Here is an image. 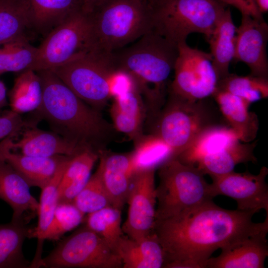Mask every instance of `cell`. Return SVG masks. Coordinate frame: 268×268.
<instances>
[{"instance_id": "cell-18", "label": "cell", "mask_w": 268, "mask_h": 268, "mask_svg": "<svg viewBox=\"0 0 268 268\" xmlns=\"http://www.w3.org/2000/svg\"><path fill=\"white\" fill-rule=\"evenodd\" d=\"M268 229L252 235L210 257L205 268H264L268 256Z\"/></svg>"}, {"instance_id": "cell-6", "label": "cell", "mask_w": 268, "mask_h": 268, "mask_svg": "<svg viewBox=\"0 0 268 268\" xmlns=\"http://www.w3.org/2000/svg\"><path fill=\"white\" fill-rule=\"evenodd\" d=\"M159 168L155 220L191 210L214 198L210 184L196 166L173 158Z\"/></svg>"}, {"instance_id": "cell-15", "label": "cell", "mask_w": 268, "mask_h": 268, "mask_svg": "<svg viewBox=\"0 0 268 268\" xmlns=\"http://www.w3.org/2000/svg\"><path fill=\"white\" fill-rule=\"evenodd\" d=\"M19 134L16 141L15 136L7 137L9 148L19 153L34 156L49 157L56 155L72 156L84 149L54 132L45 131L29 123Z\"/></svg>"}, {"instance_id": "cell-19", "label": "cell", "mask_w": 268, "mask_h": 268, "mask_svg": "<svg viewBox=\"0 0 268 268\" xmlns=\"http://www.w3.org/2000/svg\"><path fill=\"white\" fill-rule=\"evenodd\" d=\"M6 138L0 142V158L11 166L30 187L43 189L54 177L62 164L70 157H42L14 152L8 147Z\"/></svg>"}, {"instance_id": "cell-10", "label": "cell", "mask_w": 268, "mask_h": 268, "mask_svg": "<svg viewBox=\"0 0 268 268\" xmlns=\"http://www.w3.org/2000/svg\"><path fill=\"white\" fill-rule=\"evenodd\" d=\"M174 78L170 94L190 102L212 96L218 78L210 53L190 47L186 42L178 45Z\"/></svg>"}, {"instance_id": "cell-11", "label": "cell", "mask_w": 268, "mask_h": 268, "mask_svg": "<svg viewBox=\"0 0 268 268\" xmlns=\"http://www.w3.org/2000/svg\"><path fill=\"white\" fill-rule=\"evenodd\" d=\"M202 101L190 102L170 94L155 134L172 148L175 158L202 130L212 125L210 114Z\"/></svg>"}, {"instance_id": "cell-26", "label": "cell", "mask_w": 268, "mask_h": 268, "mask_svg": "<svg viewBox=\"0 0 268 268\" xmlns=\"http://www.w3.org/2000/svg\"><path fill=\"white\" fill-rule=\"evenodd\" d=\"M257 141L242 142L238 140L217 152L203 157L195 166L204 175L211 177L234 171L237 164L255 163L257 161L254 154Z\"/></svg>"}, {"instance_id": "cell-14", "label": "cell", "mask_w": 268, "mask_h": 268, "mask_svg": "<svg viewBox=\"0 0 268 268\" xmlns=\"http://www.w3.org/2000/svg\"><path fill=\"white\" fill-rule=\"evenodd\" d=\"M242 15L241 24L236 30L234 60L245 63L251 75L268 78V25L264 19Z\"/></svg>"}, {"instance_id": "cell-24", "label": "cell", "mask_w": 268, "mask_h": 268, "mask_svg": "<svg viewBox=\"0 0 268 268\" xmlns=\"http://www.w3.org/2000/svg\"><path fill=\"white\" fill-rule=\"evenodd\" d=\"M71 156L68 157L61 165L52 180L41 189L38 210L37 225L33 227L30 238L37 240L35 255L31 262L30 268H37L42 259V253L45 236L53 219L59 203L58 188L63 174Z\"/></svg>"}, {"instance_id": "cell-17", "label": "cell", "mask_w": 268, "mask_h": 268, "mask_svg": "<svg viewBox=\"0 0 268 268\" xmlns=\"http://www.w3.org/2000/svg\"><path fill=\"white\" fill-rule=\"evenodd\" d=\"M102 180L111 205L121 210L126 203L135 172L132 152L129 154L99 153Z\"/></svg>"}, {"instance_id": "cell-36", "label": "cell", "mask_w": 268, "mask_h": 268, "mask_svg": "<svg viewBox=\"0 0 268 268\" xmlns=\"http://www.w3.org/2000/svg\"><path fill=\"white\" fill-rule=\"evenodd\" d=\"M72 203L84 214L111 205L109 197L102 180L99 167L95 173L90 176L83 189L75 197Z\"/></svg>"}, {"instance_id": "cell-20", "label": "cell", "mask_w": 268, "mask_h": 268, "mask_svg": "<svg viewBox=\"0 0 268 268\" xmlns=\"http://www.w3.org/2000/svg\"><path fill=\"white\" fill-rule=\"evenodd\" d=\"M20 1L26 14L29 30L44 38L74 12L83 9L82 0Z\"/></svg>"}, {"instance_id": "cell-27", "label": "cell", "mask_w": 268, "mask_h": 268, "mask_svg": "<svg viewBox=\"0 0 268 268\" xmlns=\"http://www.w3.org/2000/svg\"><path fill=\"white\" fill-rule=\"evenodd\" d=\"M98 158V152L88 149L71 157L59 186V202H72L90 178Z\"/></svg>"}, {"instance_id": "cell-2", "label": "cell", "mask_w": 268, "mask_h": 268, "mask_svg": "<svg viewBox=\"0 0 268 268\" xmlns=\"http://www.w3.org/2000/svg\"><path fill=\"white\" fill-rule=\"evenodd\" d=\"M36 72L43 90L42 102L36 110L38 114L49 123L54 132L82 149L96 151L95 148L111 134V125L52 70Z\"/></svg>"}, {"instance_id": "cell-4", "label": "cell", "mask_w": 268, "mask_h": 268, "mask_svg": "<svg viewBox=\"0 0 268 268\" xmlns=\"http://www.w3.org/2000/svg\"><path fill=\"white\" fill-rule=\"evenodd\" d=\"M89 14L90 51L111 54L152 28V0H106Z\"/></svg>"}, {"instance_id": "cell-41", "label": "cell", "mask_w": 268, "mask_h": 268, "mask_svg": "<svg viewBox=\"0 0 268 268\" xmlns=\"http://www.w3.org/2000/svg\"><path fill=\"white\" fill-rule=\"evenodd\" d=\"M6 103V88L3 82L0 80V108L4 106Z\"/></svg>"}, {"instance_id": "cell-29", "label": "cell", "mask_w": 268, "mask_h": 268, "mask_svg": "<svg viewBox=\"0 0 268 268\" xmlns=\"http://www.w3.org/2000/svg\"><path fill=\"white\" fill-rule=\"evenodd\" d=\"M32 229L27 224L12 220L0 224V268H30L31 262L24 257L22 247Z\"/></svg>"}, {"instance_id": "cell-23", "label": "cell", "mask_w": 268, "mask_h": 268, "mask_svg": "<svg viewBox=\"0 0 268 268\" xmlns=\"http://www.w3.org/2000/svg\"><path fill=\"white\" fill-rule=\"evenodd\" d=\"M236 30L231 11L225 8L207 39L218 80L230 73L229 66L235 56Z\"/></svg>"}, {"instance_id": "cell-9", "label": "cell", "mask_w": 268, "mask_h": 268, "mask_svg": "<svg viewBox=\"0 0 268 268\" xmlns=\"http://www.w3.org/2000/svg\"><path fill=\"white\" fill-rule=\"evenodd\" d=\"M90 34L89 13L83 9L74 12L44 38L29 69H52L89 52Z\"/></svg>"}, {"instance_id": "cell-33", "label": "cell", "mask_w": 268, "mask_h": 268, "mask_svg": "<svg viewBox=\"0 0 268 268\" xmlns=\"http://www.w3.org/2000/svg\"><path fill=\"white\" fill-rule=\"evenodd\" d=\"M216 89L237 96L251 105L268 97V79L229 73L218 81Z\"/></svg>"}, {"instance_id": "cell-34", "label": "cell", "mask_w": 268, "mask_h": 268, "mask_svg": "<svg viewBox=\"0 0 268 268\" xmlns=\"http://www.w3.org/2000/svg\"><path fill=\"white\" fill-rule=\"evenodd\" d=\"M121 211L108 206L88 214L86 226L102 237L115 252L117 244L124 234L121 225Z\"/></svg>"}, {"instance_id": "cell-8", "label": "cell", "mask_w": 268, "mask_h": 268, "mask_svg": "<svg viewBox=\"0 0 268 268\" xmlns=\"http://www.w3.org/2000/svg\"><path fill=\"white\" fill-rule=\"evenodd\" d=\"M38 268H123V264L117 253L85 225L59 243Z\"/></svg>"}, {"instance_id": "cell-13", "label": "cell", "mask_w": 268, "mask_h": 268, "mask_svg": "<svg viewBox=\"0 0 268 268\" xmlns=\"http://www.w3.org/2000/svg\"><path fill=\"white\" fill-rule=\"evenodd\" d=\"M268 169L261 167L258 174L249 171L227 174L211 177L210 184L213 197L223 195L234 200L237 209L256 213L264 209L268 214V185L266 177Z\"/></svg>"}, {"instance_id": "cell-22", "label": "cell", "mask_w": 268, "mask_h": 268, "mask_svg": "<svg viewBox=\"0 0 268 268\" xmlns=\"http://www.w3.org/2000/svg\"><path fill=\"white\" fill-rule=\"evenodd\" d=\"M123 268H160L164 265V254L156 235L152 232L140 241L124 234L117 246Z\"/></svg>"}, {"instance_id": "cell-1", "label": "cell", "mask_w": 268, "mask_h": 268, "mask_svg": "<svg viewBox=\"0 0 268 268\" xmlns=\"http://www.w3.org/2000/svg\"><path fill=\"white\" fill-rule=\"evenodd\" d=\"M256 212L223 208L212 200L175 215L155 221L153 232L164 254L166 268H205L217 249L228 248L268 229V215L255 223Z\"/></svg>"}, {"instance_id": "cell-31", "label": "cell", "mask_w": 268, "mask_h": 268, "mask_svg": "<svg viewBox=\"0 0 268 268\" xmlns=\"http://www.w3.org/2000/svg\"><path fill=\"white\" fill-rule=\"evenodd\" d=\"M37 47L22 36L0 45V74L29 69L36 58Z\"/></svg>"}, {"instance_id": "cell-12", "label": "cell", "mask_w": 268, "mask_h": 268, "mask_svg": "<svg viewBox=\"0 0 268 268\" xmlns=\"http://www.w3.org/2000/svg\"><path fill=\"white\" fill-rule=\"evenodd\" d=\"M155 171L149 169L135 172L127 197L128 216L122 228L125 235L136 241L153 232L157 202Z\"/></svg>"}, {"instance_id": "cell-5", "label": "cell", "mask_w": 268, "mask_h": 268, "mask_svg": "<svg viewBox=\"0 0 268 268\" xmlns=\"http://www.w3.org/2000/svg\"><path fill=\"white\" fill-rule=\"evenodd\" d=\"M152 0V29L177 46L193 33L207 40L226 8L218 0Z\"/></svg>"}, {"instance_id": "cell-39", "label": "cell", "mask_w": 268, "mask_h": 268, "mask_svg": "<svg viewBox=\"0 0 268 268\" xmlns=\"http://www.w3.org/2000/svg\"><path fill=\"white\" fill-rule=\"evenodd\" d=\"M224 4H229L238 9L242 15H246L255 18L263 19L254 0H218Z\"/></svg>"}, {"instance_id": "cell-30", "label": "cell", "mask_w": 268, "mask_h": 268, "mask_svg": "<svg viewBox=\"0 0 268 268\" xmlns=\"http://www.w3.org/2000/svg\"><path fill=\"white\" fill-rule=\"evenodd\" d=\"M42 97V86L38 73L30 69L22 71L15 79L9 93L11 111L20 114L36 110Z\"/></svg>"}, {"instance_id": "cell-35", "label": "cell", "mask_w": 268, "mask_h": 268, "mask_svg": "<svg viewBox=\"0 0 268 268\" xmlns=\"http://www.w3.org/2000/svg\"><path fill=\"white\" fill-rule=\"evenodd\" d=\"M29 30L20 0H0V45L22 36Z\"/></svg>"}, {"instance_id": "cell-37", "label": "cell", "mask_w": 268, "mask_h": 268, "mask_svg": "<svg viewBox=\"0 0 268 268\" xmlns=\"http://www.w3.org/2000/svg\"><path fill=\"white\" fill-rule=\"evenodd\" d=\"M84 215L72 202H59L45 239H59L78 226L83 221Z\"/></svg>"}, {"instance_id": "cell-32", "label": "cell", "mask_w": 268, "mask_h": 268, "mask_svg": "<svg viewBox=\"0 0 268 268\" xmlns=\"http://www.w3.org/2000/svg\"><path fill=\"white\" fill-rule=\"evenodd\" d=\"M135 172L156 169L168 160L175 158L174 151L156 134L138 142L132 152Z\"/></svg>"}, {"instance_id": "cell-16", "label": "cell", "mask_w": 268, "mask_h": 268, "mask_svg": "<svg viewBox=\"0 0 268 268\" xmlns=\"http://www.w3.org/2000/svg\"><path fill=\"white\" fill-rule=\"evenodd\" d=\"M30 187L11 166L0 158V199L11 207V220L27 224L37 214L39 202L30 193Z\"/></svg>"}, {"instance_id": "cell-42", "label": "cell", "mask_w": 268, "mask_h": 268, "mask_svg": "<svg viewBox=\"0 0 268 268\" xmlns=\"http://www.w3.org/2000/svg\"><path fill=\"white\" fill-rule=\"evenodd\" d=\"M260 11L263 13L268 10V0H254Z\"/></svg>"}, {"instance_id": "cell-25", "label": "cell", "mask_w": 268, "mask_h": 268, "mask_svg": "<svg viewBox=\"0 0 268 268\" xmlns=\"http://www.w3.org/2000/svg\"><path fill=\"white\" fill-rule=\"evenodd\" d=\"M238 140L236 134L229 127L212 124L202 130L176 158L184 164L195 166L203 157L217 152Z\"/></svg>"}, {"instance_id": "cell-21", "label": "cell", "mask_w": 268, "mask_h": 268, "mask_svg": "<svg viewBox=\"0 0 268 268\" xmlns=\"http://www.w3.org/2000/svg\"><path fill=\"white\" fill-rule=\"evenodd\" d=\"M212 96L239 140L242 142L254 141L259 130V121L255 112L249 111L250 104L237 96L217 89Z\"/></svg>"}, {"instance_id": "cell-3", "label": "cell", "mask_w": 268, "mask_h": 268, "mask_svg": "<svg viewBox=\"0 0 268 268\" xmlns=\"http://www.w3.org/2000/svg\"><path fill=\"white\" fill-rule=\"evenodd\" d=\"M128 46L112 54L116 69L128 75L152 104H160L174 69L178 46L153 29Z\"/></svg>"}, {"instance_id": "cell-7", "label": "cell", "mask_w": 268, "mask_h": 268, "mask_svg": "<svg viewBox=\"0 0 268 268\" xmlns=\"http://www.w3.org/2000/svg\"><path fill=\"white\" fill-rule=\"evenodd\" d=\"M50 70L94 109L102 108L112 97L110 81L117 71L112 54L89 51Z\"/></svg>"}, {"instance_id": "cell-38", "label": "cell", "mask_w": 268, "mask_h": 268, "mask_svg": "<svg viewBox=\"0 0 268 268\" xmlns=\"http://www.w3.org/2000/svg\"><path fill=\"white\" fill-rule=\"evenodd\" d=\"M28 124L20 114L11 110L6 112L0 116V140L8 136H16Z\"/></svg>"}, {"instance_id": "cell-28", "label": "cell", "mask_w": 268, "mask_h": 268, "mask_svg": "<svg viewBox=\"0 0 268 268\" xmlns=\"http://www.w3.org/2000/svg\"><path fill=\"white\" fill-rule=\"evenodd\" d=\"M113 98L110 115L114 128L131 138L137 137L143 116L140 92L134 85L127 91Z\"/></svg>"}, {"instance_id": "cell-40", "label": "cell", "mask_w": 268, "mask_h": 268, "mask_svg": "<svg viewBox=\"0 0 268 268\" xmlns=\"http://www.w3.org/2000/svg\"><path fill=\"white\" fill-rule=\"evenodd\" d=\"M106 0H82L83 9L90 13Z\"/></svg>"}]
</instances>
